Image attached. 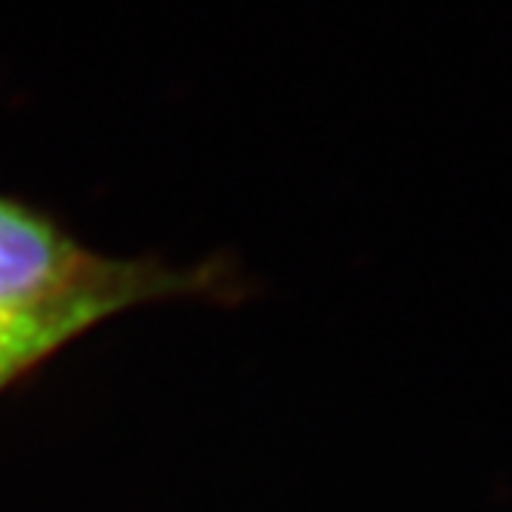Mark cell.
<instances>
[{"label": "cell", "mask_w": 512, "mask_h": 512, "mask_svg": "<svg viewBox=\"0 0 512 512\" xmlns=\"http://www.w3.org/2000/svg\"><path fill=\"white\" fill-rule=\"evenodd\" d=\"M213 272L105 260L50 216L0 198V318L56 309L84 297H124L133 306L207 290Z\"/></svg>", "instance_id": "obj_1"}, {"label": "cell", "mask_w": 512, "mask_h": 512, "mask_svg": "<svg viewBox=\"0 0 512 512\" xmlns=\"http://www.w3.org/2000/svg\"><path fill=\"white\" fill-rule=\"evenodd\" d=\"M124 297H84L56 309L0 318V389L19 380L34 364L50 358L68 340L81 337L93 324L130 309Z\"/></svg>", "instance_id": "obj_2"}]
</instances>
